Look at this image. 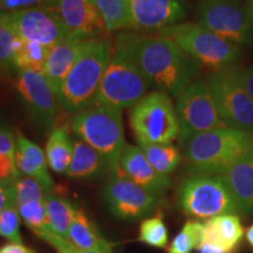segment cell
Listing matches in <instances>:
<instances>
[{
    "label": "cell",
    "instance_id": "1",
    "mask_svg": "<svg viewBox=\"0 0 253 253\" xmlns=\"http://www.w3.org/2000/svg\"><path fill=\"white\" fill-rule=\"evenodd\" d=\"M114 47L131 58L150 87L178 97L197 77L201 65L162 36L120 32Z\"/></svg>",
    "mask_w": 253,
    "mask_h": 253
},
{
    "label": "cell",
    "instance_id": "2",
    "mask_svg": "<svg viewBox=\"0 0 253 253\" xmlns=\"http://www.w3.org/2000/svg\"><path fill=\"white\" fill-rule=\"evenodd\" d=\"M252 149V132L224 126L192 136L184 157L196 175H220Z\"/></svg>",
    "mask_w": 253,
    "mask_h": 253
},
{
    "label": "cell",
    "instance_id": "3",
    "mask_svg": "<svg viewBox=\"0 0 253 253\" xmlns=\"http://www.w3.org/2000/svg\"><path fill=\"white\" fill-rule=\"evenodd\" d=\"M113 53L114 43L109 38L88 41L56 94L63 112L77 114L91 106Z\"/></svg>",
    "mask_w": 253,
    "mask_h": 253
},
{
    "label": "cell",
    "instance_id": "4",
    "mask_svg": "<svg viewBox=\"0 0 253 253\" xmlns=\"http://www.w3.org/2000/svg\"><path fill=\"white\" fill-rule=\"evenodd\" d=\"M72 129L79 140L86 142L104 158L108 169L119 172L120 158L126 147L121 109L91 104L75 114Z\"/></svg>",
    "mask_w": 253,
    "mask_h": 253
},
{
    "label": "cell",
    "instance_id": "5",
    "mask_svg": "<svg viewBox=\"0 0 253 253\" xmlns=\"http://www.w3.org/2000/svg\"><path fill=\"white\" fill-rule=\"evenodd\" d=\"M156 33L169 38L199 65L214 72L231 68L239 58L238 46L198 24H177Z\"/></svg>",
    "mask_w": 253,
    "mask_h": 253
},
{
    "label": "cell",
    "instance_id": "6",
    "mask_svg": "<svg viewBox=\"0 0 253 253\" xmlns=\"http://www.w3.org/2000/svg\"><path fill=\"white\" fill-rule=\"evenodd\" d=\"M135 140L141 144H171L179 136L176 108L169 94L148 93L132 107L129 115Z\"/></svg>",
    "mask_w": 253,
    "mask_h": 253
},
{
    "label": "cell",
    "instance_id": "7",
    "mask_svg": "<svg viewBox=\"0 0 253 253\" xmlns=\"http://www.w3.org/2000/svg\"><path fill=\"white\" fill-rule=\"evenodd\" d=\"M150 88L137 65L125 52L114 47V53L91 104L128 108L140 102Z\"/></svg>",
    "mask_w": 253,
    "mask_h": 253
},
{
    "label": "cell",
    "instance_id": "8",
    "mask_svg": "<svg viewBox=\"0 0 253 253\" xmlns=\"http://www.w3.org/2000/svg\"><path fill=\"white\" fill-rule=\"evenodd\" d=\"M178 202L188 216L201 219L240 212L229 186L218 175H195L185 179L179 188Z\"/></svg>",
    "mask_w": 253,
    "mask_h": 253
},
{
    "label": "cell",
    "instance_id": "9",
    "mask_svg": "<svg viewBox=\"0 0 253 253\" xmlns=\"http://www.w3.org/2000/svg\"><path fill=\"white\" fill-rule=\"evenodd\" d=\"M197 21L236 46H250L253 42L252 12L240 0H201Z\"/></svg>",
    "mask_w": 253,
    "mask_h": 253
},
{
    "label": "cell",
    "instance_id": "10",
    "mask_svg": "<svg viewBox=\"0 0 253 253\" xmlns=\"http://www.w3.org/2000/svg\"><path fill=\"white\" fill-rule=\"evenodd\" d=\"M208 84L226 126L253 132V100L240 81V69L214 72Z\"/></svg>",
    "mask_w": 253,
    "mask_h": 253
},
{
    "label": "cell",
    "instance_id": "11",
    "mask_svg": "<svg viewBox=\"0 0 253 253\" xmlns=\"http://www.w3.org/2000/svg\"><path fill=\"white\" fill-rule=\"evenodd\" d=\"M177 118L179 123V141L184 145L192 136L212 129L226 126L208 81H194L177 97Z\"/></svg>",
    "mask_w": 253,
    "mask_h": 253
},
{
    "label": "cell",
    "instance_id": "12",
    "mask_svg": "<svg viewBox=\"0 0 253 253\" xmlns=\"http://www.w3.org/2000/svg\"><path fill=\"white\" fill-rule=\"evenodd\" d=\"M15 89L34 123L43 130H53L58 122L60 104L45 74L34 71H19Z\"/></svg>",
    "mask_w": 253,
    "mask_h": 253
},
{
    "label": "cell",
    "instance_id": "13",
    "mask_svg": "<svg viewBox=\"0 0 253 253\" xmlns=\"http://www.w3.org/2000/svg\"><path fill=\"white\" fill-rule=\"evenodd\" d=\"M109 210L115 217L136 220L148 217L157 210L160 199L156 195L126 178L121 172L114 173L103 190Z\"/></svg>",
    "mask_w": 253,
    "mask_h": 253
},
{
    "label": "cell",
    "instance_id": "14",
    "mask_svg": "<svg viewBox=\"0 0 253 253\" xmlns=\"http://www.w3.org/2000/svg\"><path fill=\"white\" fill-rule=\"evenodd\" d=\"M6 13L21 40L36 41L52 48L69 38L67 27L55 7H33Z\"/></svg>",
    "mask_w": 253,
    "mask_h": 253
},
{
    "label": "cell",
    "instance_id": "15",
    "mask_svg": "<svg viewBox=\"0 0 253 253\" xmlns=\"http://www.w3.org/2000/svg\"><path fill=\"white\" fill-rule=\"evenodd\" d=\"M131 28L137 32H158L182 24L188 17L185 0H130Z\"/></svg>",
    "mask_w": 253,
    "mask_h": 253
},
{
    "label": "cell",
    "instance_id": "16",
    "mask_svg": "<svg viewBox=\"0 0 253 253\" xmlns=\"http://www.w3.org/2000/svg\"><path fill=\"white\" fill-rule=\"evenodd\" d=\"M55 8L69 37L89 40L106 38L108 33L93 0H59Z\"/></svg>",
    "mask_w": 253,
    "mask_h": 253
},
{
    "label": "cell",
    "instance_id": "17",
    "mask_svg": "<svg viewBox=\"0 0 253 253\" xmlns=\"http://www.w3.org/2000/svg\"><path fill=\"white\" fill-rule=\"evenodd\" d=\"M119 172L157 197L162 196L171 184L169 176L161 175L151 167L140 145L126 144L120 158Z\"/></svg>",
    "mask_w": 253,
    "mask_h": 253
},
{
    "label": "cell",
    "instance_id": "18",
    "mask_svg": "<svg viewBox=\"0 0 253 253\" xmlns=\"http://www.w3.org/2000/svg\"><path fill=\"white\" fill-rule=\"evenodd\" d=\"M89 40L69 37L65 41L60 42L59 45L50 48L43 74L55 94H58L62 82L65 81L66 77L71 72L79 56L86 48Z\"/></svg>",
    "mask_w": 253,
    "mask_h": 253
},
{
    "label": "cell",
    "instance_id": "19",
    "mask_svg": "<svg viewBox=\"0 0 253 253\" xmlns=\"http://www.w3.org/2000/svg\"><path fill=\"white\" fill-rule=\"evenodd\" d=\"M15 164L20 175L34 178L47 192H53L54 182L49 175L46 154L39 145L25 137L21 132H17Z\"/></svg>",
    "mask_w": 253,
    "mask_h": 253
},
{
    "label": "cell",
    "instance_id": "20",
    "mask_svg": "<svg viewBox=\"0 0 253 253\" xmlns=\"http://www.w3.org/2000/svg\"><path fill=\"white\" fill-rule=\"evenodd\" d=\"M235 197L239 211L253 213V149L220 175Z\"/></svg>",
    "mask_w": 253,
    "mask_h": 253
},
{
    "label": "cell",
    "instance_id": "21",
    "mask_svg": "<svg viewBox=\"0 0 253 253\" xmlns=\"http://www.w3.org/2000/svg\"><path fill=\"white\" fill-rule=\"evenodd\" d=\"M243 236L244 229L239 217L237 214H221L205 221L201 244L213 245L233 253Z\"/></svg>",
    "mask_w": 253,
    "mask_h": 253
},
{
    "label": "cell",
    "instance_id": "22",
    "mask_svg": "<svg viewBox=\"0 0 253 253\" xmlns=\"http://www.w3.org/2000/svg\"><path fill=\"white\" fill-rule=\"evenodd\" d=\"M107 166L104 158L94 148L81 140H74V149L66 176L69 178H93L102 173Z\"/></svg>",
    "mask_w": 253,
    "mask_h": 253
},
{
    "label": "cell",
    "instance_id": "23",
    "mask_svg": "<svg viewBox=\"0 0 253 253\" xmlns=\"http://www.w3.org/2000/svg\"><path fill=\"white\" fill-rule=\"evenodd\" d=\"M74 140H72L67 126H58L50 131L45 154L50 170L56 173H66L71 164Z\"/></svg>",
    "mask_w": 253,
    "mask_h": 253
},
{
    "label": "cell",
    "instance_id": "24",
    "mask_svg": "<svg viewBox=\"0 0 253 253\" xmlns=\"http://www.w3.org/2000/svg\"><path fill=\"white\" fill-rule=\"evenodd\" d=\"M78 209L73 207L67 199L59 197L49 192L46 197V213L48 226L56 236L68 239V231L71 227Z\"/></svg>",
    "mask_w": 253,
    "mask_h": 253
},
{
    "label": "cell",
    "instance_id": "25",
    "mask_svg": "<svg viewBox=\"0 0 253 253\" xmlns=\"http://www.w3.org/2000/svg\"><path fill=\"white\" fill-rule=\"evenodd\" d=\"M108 33L131 28L130 0H93Z\"/></svg>",
    "mask_w": 253,
    "mask_h": 253
},
{
    "label": "cell",
    "instance_id": "26",
    "mask_svg": "<svg viewBox=\"0 0 253 253\" xmlns=\"http://www.w3.org/2000/svg\"><path fill=\"white\" fill-rule=\"evenodd\" d=\"M68 240L79 251H88L102 245L106 239L97 232L96 226L81 209H78L68 231Z\"/></svg>",
    "mask_w": 253,
    "mask_h": 253
},
{
    "label": "cell",
    "instance_id": "27",
    "mask_svg": "<svg viewBox=\"0 0 253 253\" xmlns=\"http://www.w3.org/2000/svg\"><path fill=\"white\" fill-rule=\"evenodd\" d=\"M50 47L36 41L19 39L14 62L17 71H34L42 73L48 59Z\"/></svg>",
    "mask_w": 253,
    "mask_h": 253
},
{
    "label": "cell",
    "instance_id": "28",
    "mask_svg": "<svg viewBox=\"0 0 253 253\" xmlns=\"http://www.w3.org/2000/svg\"><path fill=\"white\" fill-rule=\"evenodd\" d=\"M140 148L151 167L164 176L175 171L182 160L181 151L172 144H141Z\"/></svg>",
    "mask_w": 253,
    "mask_h": 253
},
{
    "label": "cell",
    "instance_id": "29",
    "mask_svg": "<svg viewBox=\"0 0 253 253\" xmlns=\"http://www.w3.org/2000/svg\"><path fill=\"white\" fill-rule=\"evenodd\" d=\"M19 38L9 23L7 13L0 12V69L4 73H18L14 56Z\"/></svg>",
    "mask_w": 253,
    "mask_h": 253
},
{
    "label": "cell",
    "instance_id": "30",
    "mask_svg": "<svg viewBox=\"0 0 253 253\" xmlns=\"http://www.w3.org/2000/svg\"><path fill=\"white\" fill-rule=\"evenodd\" d=\"M203 231L204 223L188 220L170 244L169 253H190L194 249H198Z\"/></svg>",
    "mask_w": 253,
    "mask_h": 253
},
{
    "label": "cell",
    "instance_id": "31",
    "mask_svg": "<svg viewBox=\"0 0 253 253\" xmlns=\"http://www.w3.org/2000/svg\"><path fill=\"white\" fill-rule=\"evenodd\" d=\"M168 229L161 214L155 217L145 218L140 225L138 240L143 244L153 248L166 249L168 245Z\"/></svg>",
    "mask_w": 253,
    "mask_h": 253
},
{
    "label": "cell",
    "instance_id": "32",
    "mask_svg": "<svg viewBox=\"0 0 253 253\" xmlns=\"http://www.w3.org/2000/svg\"><path fill=\"white\" fill-rule=\"evenodd\" d=\"M21 217L17 204L6 208L0 212V237L9 243H23L20 235Z\"/></svg>",
    "mask_w": 253,
    "mask_h": 253
},
{
    "label": "cell",
    "instance_id": "33",
    "mask_svg": "<svg viewBox=\"0 0 253 253\" xmlns=\"http://www.w3.org/2000/svg\"><path fill=\"white\" fill-rule=\"evenodd\" d=\"M14 188L17 205L24 204L30 201H36V199H46L47 194H49L36 179L23 175L15 181Z\"/></svg>",
    "mask_w": 253,
    "mask_h": 253
},
{
    "label": "cell",
    "instance_id": "34",
    "mask_svg": "<svg viewBox=\"0 0 253 253\" xmlns=\"http://www.w3.org/2000/svg\"><path fill=\"white\" fill-rule=\"evenodd\" d=\"M59 0H1L0 12H13L33 7H56Z\"/></svg>",
    "mask_w": 253,
    "mask_h": 253
},
{
    "label": "cell",
    "instance_id": "35",
    "mask_svg": "<svg viewBox=\"0 0 253 253\" xmlns=\"http://www.w3.org/2000/svg\"><path fill=\"white\" fill-rule=\"evenodd\" d=\"M20 176L15 164V157L0 155V183L14 184Z\"/></svg>",
    "mask_w": 253,
    "mask_h": 253
},
{
    "label": "cell",
    "instance_id": "36",
    "mask_svg": "<svg viewBox=\"0 0 253 253\" xmlns=\"http://www.w3.org/2000/svg\"><path fill=\"white\" fill-rule=\"evenodd\" d=\"M17 151V137L11 129L0 125V155L15 157Z\"/></svg>",
    "mask_w": 253,
    "mask_h": 253
},
{
    "label": "cell",
    "instance_id": "37",
    "mask_svg": "<svg viewBox=\"0 0 253 253\" xmlns=\"http://www.w3.org/2000/svg\"><path fill=\"white\" fill-rule=\"evenodd\" d=\"M15 198V188L14 184H5L0 183V212L4 211L6 208L17 204Z\"/></svg>",
    "mask_w": 253,
    "mask_h": 253
},
{
    "label": "cell",
    "instance_id": "38",
    "mask_svg": "<svg viewBox=\"0 0 253 253\" xmlns=\"http://www.w3.org/2000/svg\"><path fill=\"white\" fill-rule=\"evenodd\" d=\"M240 81L250 97L253 100V66L244 69H240Z\"/></svg>",
    "mask_w": 253,
    "mask_h": 253
},
{
    "label": "cell",
    "instance_id": "39",
    "mask_svg": "<svg viewBox=\"0 0 253 253\" xmlns=\"http://www.w3.org/2000/svg\"><path fill=\"white\" fill-rule=\"evenodd\" d=\"M0 253H34V251L23 243H8L0 246Z\"/></svg>",
    "mask_w": 253,
    "mask_h": 253
},
{
    "label": "cell",
    "instance_id": "40",
    "mask_svg": "<svg viewBox=\"0 0 253 253\" xmlns=\"http://www.w3.org/2000/svg\"><path fill=\"white\" fill-rule=\"evenodd\" d=\"M199 253H229L226 252L225 250L217 248V246L209 245V244H201L198 246Z\"/></svg>",
    "mask_w": 253,
    "mask_h": 253
},
{
    "label": "cell",
    "instance_id": "41",
    "mask_svg": "<svg viewBox=\"0 0 253 253\" xmlns=\"http://www.w3.org/2000/svg\"><path fill=\"white\" fill-rule=\"evenodd\" d=\"M81 253H113L112 245L108 242H104L102 245L97 246V248L88 250V251H81Z\"/></svg>",
    "mask_w": 253,
    "mask_h": 253
},
{
    "label": "cell",
    "instance_id": "42",
    "mask_svg": "<svg viewBox=\"0 0 253 253\" xmlns=\"http://www.w3.org/2000/svg\"><path fill=\"white\" fill-rule=\"evenodd\" d=\"M246 239H248L249 244L253 248V225L250 226L248 231H246Z\"/></svg>",
    "mask_w": 253,
    "mask_h": 253
},
{
    "label": "cell",
    "instance_id": "43",
    "mask_svg": "<svg viewBox=\"0 0 253 253\" xmlns=\"http://www.w3.org/2000/svg\"><path fill=\"white\" fill-rule=\"evenodd\" d=\"M58 253H81V251H79L77 248H74V249L66 250V251H61V252H58Z\"/></svg>",
    "mask_w": 253,
    "mask_h": 253
},
{
    "label": "cell",
    "instance_id": "44",
    "mask_svg": "<svg viewBox=\"0 0 253 253\" xmlns=\"http://www.w3.org/2000/svg\"><path fill=\"white\" fill-rule=\"evenodd\" d=\"M248 6L250 7V9H251L252 15H253V0H248Z\"/></svg>",
    "mask_w": 253,
    "mask_h": 253
},
{
    "label": "cell",
    "instance_id": "45",
    "mask_svg": "<svg viewBox=\"0 0 253 253\" xmlns=\"http://www.w3.org/2000/svg\"><path fill=\"white\" fill-rule=\"evenodd\" d=\"M0 4H1V0H0Z\"/></svg>",
    "mask_w": 253,
    "mask_h": 253
}]
</instances>
